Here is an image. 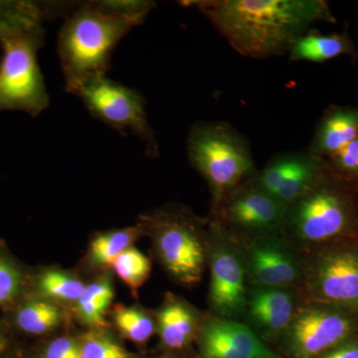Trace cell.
Masks as SVG:
<instances>
[{"instance_id": "9a60e30c", "label": "cell", "mask_w": 358, "mask_h": 358, "mask_svg": "<svg viewBox=\"0 0 358 358\" xmlns=\"http://www.w3.org/2000/svg\"><path fill=\"white\" fill-rule=\"evenodd\" d=\"M275 243L272 240L259 241L249 252L250 275L264 288L288 285L298 277V267L293 257Z\"/></svg>"}, {"instance_id": "f546056e", "label": "cell", "mask_w": 358, "mask_h": 358, "mask_svg": "<svg viewBox=\"0 0 358 358\" xmlns=\"http://www.w3.org/2000/svg\"><path fill=\"white\" fill-rule=\"evenodd\" d=\"M322 358H358V341H343L329 350Z\"/></svg>"}, {"instance_id": "e0dca14e", "label": "cell", "mask_w": 358, "mask_h": 358, "mask_svg": "<svg viewBox=\"0 0 358 358\" xmlns=\"http://www.w3.org/2000/svg\"><path fill=\"white\" fill-rule=\"evenodd\" d=\"M249 312L257 326L270 333L289 327L293 320L291 294L275 288H263L252 292Z\"/></svg>"}, {"instance_id": "cb8c5ba5", "label": "cell", "mask_w": 358, "mask_h": 358, "mask_svg": "<svg viewBox=\"0 0 358 358\" xmlns=\"http://www.w3.org/2000/svg\"><path fill=\"white\" fill-rule=\"evenodd\" d=\"M114 319L120 333L134 343H145L154 334V322L138 308L117 307Z\"/></svg>"}, {"instance_id": "d4e9b609", "label": "cell", "mask_w": 358, "mask_h": 358, "mask_svg": "<svg viewBox=\"0 0 358 358\" xmlns=\"http://www.w3.org/2000/svg\"><path fill=\"white\" fill-rule=\"evenodd\" d=\"M331 173L339 178L358 185V138L326 159Z\"/></svg>"}, {"instance_id": "9c48e42d", "label": "cell", "mask_w": 358, "mask_h": 358, "mask_svg": "<svg viewBox=\"0 0 358 358\" xmlns=\"http://www.w3.org/2000/svg\"><path fill=\"white\" fill-rule=\"evenodd\" d=\"M326 169V159L308 152H287L271 160L254 185L289 207L312 189Z\"/></svg>"}, {"instance_id": "30bf717a", "label": "cell", "mask_w": 358, "mask_h": 358, "mask_svg": "<svg viewBox=\"0 0 358 358\" xmlns=\"http://www.w3.org/2000/svg\"><path fill=\"white\" fill-rule=\"evenodd\" d=\"M313 291L324 303L358 305V251L339 249L322 256L313 271Z\"/></svg>"}, {"instance_id": "ba28073f", "label": "cell", "mask_w": 358, "mask_h": 358, "mask_svg": "<svg viewBox=\"0 0 358 358\" xmlns=\"http://www.w3.org/2000/svg\"><path fill=\"white\" fill-rule=\"evenodd\" d=\"M152 221L159 256L167 270L185 284L199 282L204 254L194 227L187 219L173 214H160Z\"/></svg>"}, {"instance_id": "ffe728a7", "label": "cell", "mask_w": 358, "mask_h": 358, "mask_svg": "<svg viewBox=\"0 0 358 358\" xmlns=\"http://www.w3.org/2000/svg\"><path fill=\"white\" fill-rule=\"evenodd\" d=\"M114 298V289L108 279L92 282L85 287L77 301V312L80 319L89 326H106V313Z\"/></svg>"}, {"instance_id": "8992f818", "label": "cell", "mask_w": 358, "mask_h": 358, "mask_svg": "<svg viewBox=\"0 0 358 358\" xmlns=\"http://www.w3.org/2000/svg\"><path fill=\"white\" fill-rule=\"evenodd\" d=\"M70 94L81 99L92 117L122 136L131 134L140 138L150 157L159 155V143L140 92L100 75L82 82Z\"/></svg>"}, {"instance_id": "4316f807", "label": "cell", "mask_w": 358, "mask_h": 358, "mask_svg": "<svg viewBox=\"0 0 358 358\" xmlns=\"http://www.w3.org/2000/svg\"><path fill=\"white\" fill-rule=\"evenodd\" d=\"M22 286L23 274L20 268L13 260L0 254V306L15 300Z\"/></svg>"}, {"instance_id": "3957f363", "label": "cell", "mask_w": 358, "mask_h": 358, "mask_svg": "<svg viewBox=\"0 0 358 358\" xmlns=\"http://www.w3.org/2000/svg\"><path fill=\"white\" fill-rule=\"evenodd\" d=\"M44 21L32 18L0 34V112L18 110L36 117L50 105L37 58L44 44Z\"/></svg>"}, {"instance_id": "52a82bcc", "label": "cell", "mask_w": 358, "mask_h": 358, "mask_svg": "<svg viewBox=\"0 0 358 358\" xmlns=\"http://www.w3.org/2000/svg\"><path fill=\"white\" fill-rule=\"evenodd\" d=\"M350 315L334 308H303L293 317L288 329L289 352L296 358H313L341 345L352 334Z\"/></svg>"}, {"instance_id": "6da1fadb", "label": "cell", "mask_w": 358, "mask_h": 358, "mask_svg": "<svg viewBox=\"0 0 358 358\" xmlns=\"http://www.w3.org/2000/svg\"><path fill=\"white\" fill-rule=\"evenodd\" d=\"M196 7L244 57L282 55L317 22L336 23L324 0H199Z\"/></svg>"}, {"instance_id": "7c38bea8", "label": "cell", "mask_w": 358, "mask_h": 358, "mask_svg": "<svg viewBox=\"0 0 358 358\" xmlns=\"http://www.w3.org/2000/svg\"><path fill=\"white\" fill-rule=\"evenodd\" d=\"M202 350L206 358H272L248 327L231 320H213L205 324Z\"/></svg>"}, {"instance_id": "4dcf8cb0", "label": "cell", "mask_w": 358, "mask_h": 358, "mask_svg": "<svg viewBox=\"0 0 358 358\" xmlns=\"http://www.w3.org/2000/svg\"><path fill=\"white\" fill-rule=\"evenodd\" d=\"M7 345H8V341H7L6 336H4L3 333H1V331H0V357L6 352Z\"/></svg>"}, {"instance_id": "83f0119b", "label": "cell", "mask_w": 358, "mask_h": 358, "mask_svg": "<svg viewBox=\"0 0 358 358\" xmlns=\"http://www.w3.org/2000/svg\"><path fill=\"white\" fill-rule=\"evenodd\" d=\"M96 2L101 8L133 20L138 25L143 24L148 13L155 6L154 1L148 0H103Z\"/></svg>"}, {"instance_id": "7a4b0ae2", "label": "cell", "mask_w": 358, "mask_h": 358, "mask_svg": "<svg viewBox=\"0 0 358 358\" xmlns=\"http://www.w3.org/2000/svg\"><path fill=\"white\" fill-rule=\"evenodd\" d=\"M134 21L101 8L96 1L73 4L58 35L57 52L71 93L90 78L107 75L113 53Z\"/></svg>"}, {"instance_id": "8fae6325", "label": "cell", "mask_w": 358, "mask_h": 358, "mask_svg": "<svg viewBox=\"0 0 358 358\" xmlns=\"http://www.w3.org/2000/svg\"><path fill=\"white\" fill-rule=\"evenodd\" d=\"M222 213L230 223L247 230L267 231L287 222L289 207L254 185L235 188L223 199Z\"/></svg>"}, {"instance_id": "484cf974", "label": "cell", "mask_w": 358, "mask_h": 358, "mask_svg": "<svg viewBox=\"0 0 358 358\" xmlns=\"http://www.w3.org/2000/svg\"><path fill=\"white\" fill-rule=\"evenodd\" d=\"M80 358H133L114 339L103 334H91L80 343Z\"/></svg>"}, {"instance_id": "44dd1931", "label": "cell", "mask_w": 358, "mask_h": 358, "mask_svg": "<svg viewBox=\"0 0 358 358\" xmlns=\"http://www.w3.org/2000/svg\"><path fill=\"white\" fill-rule=\"evenodd\" d=\"M138 235L134 228L99 235L91 243V256L99 265H113L122 252L129 248Z\"/></svg>"}, {"instance_id": "603a6c76", "label": "cell", "mask_w": 358, "mask_h": 358, "mask_svg": "<svg viewBox=\"0 0 358 358\" xmlns=\"http://www.w3.org/2000/svg\"><path fill=\"white\" fill-rule=\"evenodd\" d=\"M112 266L120 279L133 291H136L147 281L152 268L148 257L131 247L122 252Z\"/></svg>"}, {"instance_id": "d6986e66", "label": "cell", "mask_w": 358, "mask_h": 358, "mask_svg": "<svg viewBox=\"0 0 358 358\" xmlns=\"http://www.w3.org/2000/svg\"><path fill=\"white\" fill-rule=\"evenodd\" d=\"M15 324L26 334H43L57 327L63 320L60 308L47 301H29L15 313Z\"/></svg>"}, {"instance_id": "5bb4252c", "label": "cell", "mask_w": 358, "mask_h": 358, "mask_svg": "<svg viewBox=\"0 0 358 358\" xmlns=\"http://www.w3.org/2000/svg\"><path fill=\"white\" fill-rule=\"evenodd\" d=\"M358 138V106H329L320 120L308 152L326 159Z\"/></svg>"}, {"instance_id": "7402d4cb", "label": "cell", "mask_w": 358, "mask_h": 358, "mask_svg": "<svg viewBox=\"0 0 358 358\" xmlns=\"http://www.w3.org/2000/svg\"><path fill=\"white\" fill-rule=\"evenodd\" d=\"M39 293L46 298L63 301H77L85 289L83 282L58 271H47L40 275Z\"/></svg>"}, {"instance_id": "4fadbf2b", "label": "cell", "mask_w": 358, "mask_h": 358, "mask_svg": "<svg viewBox=\"0 0 358 358\" xmlns=\"http://www.w3.org/2000/svg\"><path fill=\"white\" fill-rule=\"evenodd\" d=\"M210 300L223 317H234L243 310L244 270L231 252L222 250L212 258Z\"/></svg>"}, {"instance_id": "5b68a950", "label": "cell", "mask_w": 358, "mask_h": 358, "mask_svg": "<svg viewBox=\"0 0 358 358\" xmlns=\"http://www.w3.org/2000/svg\"><path fill=\"white\" fill-rule=\"evenodd\" d=\"M350 185L331 173L327 164L312 189L289 207L287 222L308 242L327 241L345 234L357 223L358 215Z\"/></svg>"}, {"instance_id": "ac0fdd59", "label": "cell", "mask_w": 358, "mask_h": 358, "mask_svg": "<svg viewBox=\"0 0 358 358\" xmlns=\"http://www.w3.org/2000/svg\"><path fill=\"white\" fill-rule=\"evenodd\" d=\"M159 331L167 348L181 350L194 336V315L183 303L178 301L167 303L159 312Z\"/></svg>"}, {"instance_id": "277c9868", "label": "cell", "mask_w": 358, "mask_h": 358, "mask_svg": "<svg viewBox=\"0 0 358 358\" xmlns=\"http://www.w3.org/2000/svg\"><path fill=\"white\" fill-rule=\"evenodd\" d=\"M187 155L190 164L210 186L217 203L255 169L248 141L222 122L193 124L188 134Z\"/></svg>"}, {"instance_id": "f1b7e54d", "label": "cell", "mask_w": 358, "mask_h": 358, "mask_svg": "<svg viewBox=\"0 0 358 358\" xmlns=\"http://www.w3.org/2000/svg\"><path fill=\"white\" fill-rule=\"evenodd\" d=\"M43 358H80V343L70 338L54 339L45 350Z\"/></svg>"}, {"instance_id": "2e32d148", "label": "cell", "mask_w": 358, "mask_h": 358, "mask_svg": "<svg viewBox=\"0 0 358 358\" xmlns=\"http://www.w3.org/2000/svg\"><path fill=\"white\" fill-rule=\"evenodd\" d=\"M288 53L289 60L293 62L324 63L343 55L358 59L355 42L348 30L343 33L322 34L310 29L291 45Z\"/></svg>"}]
</instances>
